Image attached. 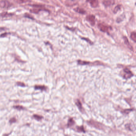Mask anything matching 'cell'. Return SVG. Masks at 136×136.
I'll return each instance as SVG.
<instances>
[{"label": "cell", "instance_id": "9a60e30c", "mask_svg": "<svg viewBox=\"0 0 136 136\" xmlns=\"http://www.w3.org/2000/svg\"><path fill=\"white\" fill-rule=\"evenodd\" d=\"M33 117L34 119H35L36 120H41V119H42V116H40L38 115H34L33 116Z\"/></svg>", "mask_w": 136, "mask_h": 136}, {"label": "cell", "instance_id": "d6986e66", "mask_svg": "<svg viewBox=\"0 0 136 136\" xmlns=\"http://www.w3.org/2000/svg\"><path fill=\"white\" fill-rule=\"evenodd\" d=\"M17 85H18V86H25V85L24 83H22V82H17Z\"/></svg>", "mask_w": 136, "mask_h": 136}, {"label": "cell", "instance_id": "ffe728a7", "mask_svg": "<svg viewBox=\"0 0 136 136\" xmlns=\"http://www.w3.org/2000/svg\"><path fill=\"white\" fill-rule=\"evenodd\" d=\"M16 122V119H15V118H13L11 119H10V121H9V122H10V123H15V122Z\"/></svg>", "mask_w": 136, "mask_h": 136}, {"label": "cell", "instance_id": "ba28073f", "mask_svg": "<svg viewBox=\"0 0 136 136\" xmlns=\"http://www.w3.org/2000/svg\"><path fill=\"white\" fill-rule=\"evenodd\" d=\"M74 10L76 12H78V13H79V14H85V12H86L85 10L84 9L80 8H77L76 9H74Z\"/></svg>", "mask_w": 136, "mask_h": 136}, {"label": "cell", "instance_id": "277c9868", "mask_svg": "<svg viewBox=\"0 0 136 136\" xmlns=\"http://www.w3.org/2000/svg\"><path fill=\"white\" fill-rule=\"evenodd\" d=\"M90 3L91 6L93 8L97 7L99 5L98 0H87Z\"/></svg>", "mask_w": 136, "mask_h": 136}, {"label": "cell", "instance_id": "6da1fadb", "mask_svg": "<svg viewBox=\"0 0 136 136\" xmlns=\"http://www.w3.org/2000/svg\"><path fill=\"white\" fill-rule=\"evenodd\" d=\"M98 27L101 31L104 32H108L111 29V27L107 26L103 24H99Z\"/></svg>", "mask_w": 136, "mask_h": 136}, {"label": "cell", "instance_id": "52a82bcc", "mask_svg": "<svg viewBox=\"0 0 136 136\" xmlns=\"http://www.w3.org/2000/svg\"><path fill=\"white\" fill-rule=\"evenodd\" d=\"M124 40L125 43L126 45L130 49V50H132V51L133 50V49L132 48V46H131L130 44L129 43L127 38H126V37H124Z\"/></svg>", "mask_w": 136, "mask_h": 136}, {"label": "cell", "instance_id": "2e32d148", "mask_svg": "<svg viewBox=\"0 0 136 136\" xmlns=\"http://www.w3.org/2000/svg\"><path fill=\"white\" fill-rule=\"evenodd\" d=\"M77 130H78V132H85L84 128L83 126H78L77 127Z\"/></svg>", "mask_w": 136, "mask_h": 136}, {"label": "cell", "instance_id": "8fae6325", "mask_svg": "<svg viewBox=\"0 0 136 136\" xmlns=\"http://www.w3.org/2000/svg\"><path fill=\"white\" fill-rule=\"evenodd\" d=\"M131 38L132 40H133L135 42H136V34L135 32H132L131 35Z\"/></svg>", "mask_w": 136, "mask_h": 136}, {"label": "cell", "instance_id": "8992f818", "mask_svg": "<svg viewBox=\"0 0 136 136\" xmlns=\"http://www.w3.org/2000/svg\"><path fill=\"white\" fill-rule=\"evenodd\" d=\"M124 71L126 73L125 76H124V78H129L133 75L131 71L130 70H129L127 68L125 69H124Z\"/></svg>", "mask_w": 136, "mask_h": 136}, {"label": "cell", "instance_id": "5b68a950", "mask_svg": "<svg viewBox=\"0 0 136 136\" xmlns=\"http://www.w3.org/2000/svg\"><path fill=\"white\" fill-rule=\"evenodd\" d=\"M115 0H105L103 2V4L105 7H108L114 5Z\"/></svg>", "mask_w": 136, "mask_h": 136}, {"label": "cell", "instance_id": "30bf717a", "mask_svg": "<svg viewBox=\"0 0 136 136\" xmlns=\"http://www.w3.org/2000/svg\"><path fill=\"white\" fill-rule=\"evenodd\" d=\"M16 3L19 4H21L23 3H27L30 2V0H14Z\"/></svg>", "mask_w": 136, "mask_h": 136}, {"label": "cell", "instance_id": "3957f363", "mask_svg": "<svg viewBox=\"0 0 136 136\" xmlns=\"http://www.w3.org/2000/svg\"><path fill=\"white\" fill-rule=\"evenodd\" d=\"M86 19L92 26L95 24V16L93 15H89L86 17Z\"/></svg>", "mask_w": 136, "mask_h": 136}, {"label": "cell", "instance_id": "ac0fdd59", "mask_svg": "<svg viewBox=\"0 0 136 136\" xmlns=\"http://www.w3.org/2000/svg\"><path fill=\"white\" fill-rule=\"evenodd\" d=\"M13 107L14 108H15L16 109H17V110H23V109H24L23 107H22L21 106H14Z\"/></svg>", "mask_w": 136, "mask_h": 136}, {"label": "cell", "instance_id": "9c48e42d", "mask_svg": "<svg viewBox=\"0 0 136 136\" xmlns=\"http://www.w3.org/2000/svg\"><path fill=\"white\" fill-rule=\"evenodd\" d=\"M34 88L36 89H40L42 91L45 90L46 89V87L44 86H41V85H36Z\"/></svg>", "mask_w": 136, "mask_h": 136}, {"label": "cell", "instance_id": "7c38bea8", "mask_svg": "<svg viewBox=\"0 0 136 136\" xmlns=\"http://www.w3.org/2000/svg\"><path fill=\"white\" fill-rule=\"evenodd\" d=\"M74 124H75V122L73 120V119L71 118L68 120V127H70L73 126V125H74Z\"/></svg>", "mask_w": 136, "mask_h": 136}, {"label": "cell", "instance_id": "5bb4252c", "mask_svg": "<svg viewBox=\"0 0 136 136\" xmlns=\"http://www.w3.org/2000/svg\"><path fill=\"white\" fill-rule=\"evenodd\" d=\"M120 9V5H118L117 6H116L115 7V8L114 10H113V12L115 14H116L119 10Z\"/></svg>", "mask_w": 136, "mask_h": 136}, {"label": "cell", "instance_id": "e0dca14e", "mask_svg": "<svg viewBox=\"0 0 136 136\" xmlns=\"http://www.w3.org/2000/svg\"><path fill=\"white\" fill-rule=\"evenodd\" d=\"M78 64H79L82 65L88 64L89 63V62H84V61H81V60H79V61H78Z\"/></svg>", "mask_w": 136, "mask_h": 136}, {"label": "cell", "instance_id": "4fadbf2b", "mask_svg": "<svg viewBox=\"0 0 136 136\" xmlns=\"http://www.w3.org/2000/svg\"><path fill=\"white\" fill-rule=\"evenodd\" d=\"M76 104L78 106V108H79V109L80 111H81V109H82V107L81 104V102H80V101L78 100L77 101L76 103Z\"/></svg>", "mask_w": 136, "mask_h": 136}, {"label": "cell", "instance_id": "7a4b0ae2", "mask_svg": "<svg viewBox=\"0 0 136 136\" xmlns=\"http://www.w3.org/2000/svg\"><path fill=\"white\" fill-rule=\"evenodd\" d=\"M11 4L7 0H2L0 1V7L3 8H8L11 6Z\"/></svg>", "mask_w": 136, "mask_h": 136}]
</instances>
